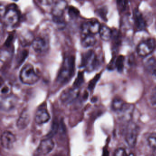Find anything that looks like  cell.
<instances>
[{"instance_id": "cell-1", "label": "cell", "mask_w": 156, "mask_h": 156, "mask_svg": "<svg viewBox=\"0 0 156 156\" xmlns=\"http://www.w3.org/2000/svg\"><path fill=\"white\" fill-rule=\"evenodd\" d=\"M75 58L73 55L66 56L57 77V81L61 84H65L71 80L75 74Z\"/></svg>"}, {"instance_id": "cell-2", "label": "cell", "mask_w": 156, "mask_h": 156, "mask_svg": "<svg viewBox=\"0 0 156 156\" xmlns=\"http://www.w3.org/2000/svg\"><path fill=\"white\" fill-rule=\"evenodd\" d=\"M20 78L22 83L26 85H33L40 79V76L32 65L28 64L21 70Z\"/></svg>"}, {"instance_id": "cell-3", "label": "cell", "mask_w": 156, "mask_h": 156, "mask_svg": "<svg viewBox=\"0 0 156 156\" xmlns=\"http://www.w3.org/2000/svg\"><path fill=\"white\" fill-rule=\"evenodd\" d=\"M99 66V61L94 51L90 50L82 55L80 67L83 68L87 72L95 70Z\"/></svg>"}, {"instance_id": "cell-4", "label": "cell", "mask_w": 156, "mask_h": 156, "mask_svg": "<svg viewBox=\"0 0 156 156\" xmlns=\"http://www.w3.org/2000/svg\"><path fill=\"white\" fill-rule=\"evenodd\" d=\"M2 19L4 24L8 27H14L18 24L20 20V14L15 5H10L8 8Z\"/></svg>"}, {"instance_id": "cell-5", "label": "cell", "mask_w": 156, "mask_h": 156, "mask_svg": "<svg viewBox=\"0 0 156 156\" xmlns=\"http://www.w3.org/2000/svg\"><path fill=\"white\" fill-rule=\"evenodd\" d=\"M156 42L153 38H148L141 41L137 47V52L140 56L146 57L155 50Z\"/></svg>"}, {"instance_id": "cell-6", "label": "cell", "mask_w": 156, "mask_h": 156, "mask_svg": "<svg viewBox=\"0 0 156 156\" xmlns=\"http://www.w3.org/2000/svg\"><path fill=\"white\" fill-rule=\"evenodd\" d=\"M138 131V127L136 124L129 123L126 129L125 140L129 147L133 148L136 146Z\"/></svg>"}, {"instance_id": "cell-7", "label": "cell", "mask_w": 156, "mask_h": 156, "mask_svg": "<svg viewBox=\"0 0 156 156\" xmlns=\"http://www.w3.org/2000/svg\"><path fill=\"white\" fill-rule=\"evenodd\" d=\"M101 25L96 20L83 23L81 25V33L83 37L88 35H95L99 33Z\"/></svg>"}, {"instance_id": "cell-8", "label": "cell", "mask_w": 156, "mask_h": 156, "mask_svg": "<svg viewBox=\"0 0 156 156\" xmlns=\"http://www.w3.org/2000/svg\"><path fill=\"white\" fill-rule=\"evenodd\" d=\"M55 147L53 140L50 138H46L41 141L35 151L34 156H45L53 150Z\"/></svg>"}, {"instance_id": "cell-9", "label": "cell", "mask_w": 156, "mask_h": 156, "mask_svg": "<svg viewBox=\"0 0 156 156\" xmlns=\"http://www.w3.org/2000/svg\"><path fill=\"white\" fill-rule=\"evenodd\" d=\"M79 94V88H75L73 87L64 90L61 94L60 99L63 104L68 105L77 99Z\"/></svg>"}, {"instance_id": "cell-10", "label": "cell", "mask_w": 156, "mask_h": 156, "mask_svg": "<svg viewBox=\"0 0 156 156\" xmlns=\"http://www.w3.org/2000/svg\"><path fill=\"white\" fill-rule=\"evenodd\" d=\"M134 109V105L126 103L121 110L117 113L119 119L124 122H129L133 116Z\"/></svg>"}, {"instance_id": "cell-11", "label": "cell", "mask_w": 156, "mask_h": 156, "mask_svg": "<svg viewBox=\"0 0 156 156\" xmlns=\"http://www.w3.org/2000/svg\"><path fill=\"white\" fill-rule=\"evenodd\" d=\"M18 102V98L15 96L9 95L3 97L1 102V108L5 111H9L15 108Z\"/></svg>"}, {"instance_id": "cell-12", "label": "cell", "mask_w": 156, "mask_h": 156, "mask_svg": "<svg viewBox=\"0 0 156 156\" xmlns=\"http://www.w3.org/2000/svg\"><path fill=\"white\" fill-rule=\"evenodd\" d=\"M16 140L15 136L9 131H4L2 135L1 138L2 146L3 148L7 149L12 148Z\"/></svg>"}, {"instance_id": "cell-13", "label": "cell", "mask_w": 156, "mask_h": 156, "mask_svg": "<svg viewBox=\"0 0 156 156\" xmlns=\"http://www.w3.org/2000/svg\"><path fill=\"white\" fill-rule=\"evenodd\" d=\"M67 7V2L65 1H57L55 2L51 10L53 18L63 17L64 13Z\"/></svg>"}, {"instance_id": "cell-14", "label": "cell", "mask_w": 156, "mask_h": 156, "mask_svg": "<svg viewBox=\"0 0 156 156\" xmlns=\"http://www.w3.org/2000/svg\"><path fill=\"white\" fill-rule=\"evenodd\" d=\"M33 49L36 52H44L47 51L48 48V41L43 37H36L34 38L32 43Z\"/></svg>"}, {"instance_id": "cell-15", "label": "cell", "mask_w": 156, "mask_h": 156, "mask_svg": "<svg viewBox=\"0 0 156 156\" xmlns=\"http://www.w3.org/2000/svg\"><path fill=\"white\" fill-rule=\"evenodd\" d=\"M50 119L51 116L50 114L45 108H40L35 114V121L39 125L47 123L50 120Z\"/></svg>"}, {"instance_id": "cell-16", "label": "cell", "mask_w": 156, "mask_h": 156, "mask_svg": "<svg viewBox=\"0 0 156 156\" xmlns=\"http://www.w3.org/2000/svg\"><path fill=\"white\" fill-rule=\"evenodd\" d=\"M134 18L135 25L138 30H145L147 27V22L142 13L138 10H136L134 11Z\"/></svg>"}, {"instance_id": "cell-17", "label": "cell", "mask_w": 156, "mask_h": 156, "mask_svg": "<svg viewBox=\"0 0 156 156\" xmlns=\"http://www.w3.org/2000/svg\"><path fill=\"white\" fill-rule=\"evenodd\" d=\"M30 114L27 110H24L22 112L17 120V127L21 130L25 129L30 124Z\"/></svg>"}, {"instance_id": "cell-18", "label": "cell", "mask_w": 156, "mask_h": 156, "mask_svg": "<svg viewBox=\"0 0 156 156\" xmlns=\"http://www.w3.org/2000/svg\"><path fill=\"white\" fill-rule=\"evenodd\" d=\"M145 67L150 74L156 78V59L155 58L151 57L148 59L145 62Z\"/></svg>"}, {"instance_id": "cell-19", "label": "cell", "mask_w": 156, "mask_h": 156, "mask_svg": "<svg viewBox=\"0 0 156 156\" xmlns=\"http://www.w3.org/2000/svg\"><path fill=\"white\" fill-rule=\"evenodd\" d=\"M99 34L100 38L102 40L107 41L112 38L113 32L111 29L107 26L106 25H102L100 28Z\"/></svg>"}, {"instance_id": "cell-20", "label": "cell", "mask_w": 156, "mask_h": 156, "mask_svg": "<svg viewBox=\"0 0 156 156\" xmlns=\"http://www.w3.org/2000/svg\"><path fill=\"white\" fill-rule=\"evenodd\" d=\"M96 40L93 35H88L83 37L81 42L82 46L84 48L92 47L95 44Z\"/></svg>"}, {"instance_id": "cell-21", "label": "cell", "mask_w": 156, "mask_h": 156, "mask_svg": "<svg viewBox=\"0 0 156 156\" xmlns=\"http://www.w3.org/2000/svg\"><path fill=\"white\" fill-rule=\"evenodd\" d=\"M126 102H124L122 99L119 98H115L113 100L112 103V108L116 112H118L124 106Z\"/></svg>"}, {"instance_id": "cell-22", "label": "cell", "mask_w": 156, "mask_h": 156, "mask_svg": "<svg viewBox=\"0 0 156 156\" xmlns=\"http://www.w3.org/2000/svg\"><path fill=\"white\" fill-rule=\"evenodd\" d=\"M125 57L123 55H119L115 59V67L119 73H121L124 70Z\"/></svg>"}, {"instance_id": "cell-23", "label": "cell", "mask_w": 156, "mask_h": 156, "mask_svg": "<svg viewBox=\"0 0 156 156\" xmlns=\"http://www.w3.org/2000/svg\"><path fill=\"white\" fill-rule=\"evenodd\" d=\"M84 82L83 73L82 72H79L77 75V77L75 80L74 83L73 85V87L75 88H79L83 83Z\"/></svg>"}, {"instance_id": "cell-24", "label": "cell", "mask_w": 156, "mask_h": 156, "mask_svg": "<svg viewBox=\"0 0 156 156\" xmlns=\"http://www.w3.org/2000/svg\"><path fill=\"white\" fill-rule=\"evenodd\" d=\"M11 91V86L8 83H4L1 85V93L5 97L9 95Z\"/></svg>"}, {"instance_id": "cell-25", "label": "cell", "mask_w": 156, "mask_h": 156, "mask_svg": "<svg viewBox=\"0 0 156 156\" xmlns=\"http://www.w3.org/2000/svg\"><path fill=\"white\" fill-rule=\"evenodd\" d=\"M68 14L69 17L71 19L74 20V19H77L79 17L80 12L75 7L71 6L68 8Z\"/></svg>"}, {"instance_id": "cell-26", "label": "cell", "mask_w": 156, "mask_h": 156, "mask_svg": "<svg viewBox=\"0 0 156 156\" xmlns=\"http://www.w3.org/2000/svg\"><path fill=\"white\" fill-rule=\"evenodd\" d=\"M147 140L150 147L156 150V133H153L150 135Z\"/></svg>"}, {"instance_id": "cell-27", "label": "cell", "mask_w": 156, "mask_h": 156, "mask_svg": "<svg viewBox=\"0 0 156 156\" xmlns=\"http://www.w3.org/2000/svg\"><path fill=\"white\" fill-rule=\"evenodd\" d=\"M100 76H101V74H98L96 75L90 81L88 85V88L89 90L91 91V90H93V89L94 88L97 83H98V80H99V78H100Z\"/></svg>"}, {"instance_id": "cell-28", "label": "cell", "mask_w": 156, "mask_h": 156, "mask_svg": "<svg viewBox=\"0 0 156 156\" xmlns=\"http://www.w3.org/2000/svg\"><path fill=\"white\" fill-rule=\"evenodd\" d=\"M149 100L152 107L156 108V87L152 89L151 93Z\"/></svg>"}, {"instance_id": "cell-29", "label": "cell", "mask_w": 156, "mask_h": 156, "mask_svg": "<svg viewBox=\"0 0 156 156\" xmlns=\"http://www.w3.org/2000/svg\"><path fill=\"white\" fill-rule=\"evenodd\" d=\"M21 41L22 43L23 44V46H26L30 44V41H33L34 39H32V36L30 35V34H26V36H22L21 37Z\"/></svg>"}, {"instance_id": "cell-30", "label": "cell", "mask_w": 156, "mask_h": 156, "mask_svg": "<svg viewBox=\"0 0 156 156\" xmlns=\"http://www.w3.org/2000/svg\"><path fill=\"white\" fill-rule=\"evenodd\" d=\"M118 7L119 10L123 12L128 7V2L125 1H118L117 2Z\"/></svg>"}, {"instance_id": "cell-31", "label": "cell", "mask_w": 156, "mask_h": 156, "mask_svg": "<svg viewBox=\"0 0 156 156\" xmlns=\"http://www.w3.org/2000/svg\"><path fill=\"white\" fill-rule=\"evenodd\" d=\"M58 125L56 122H54L53 125L52 127L51 130L50 131V133L48 134L47 136V138H51L58 131Z\"/></svg>"}, {"instance_id": "cell-32", "label": "cell", "mask_w": 156, "mask_h": 156, "mask_svg": "<svg viewBox=\"0 0 156 156\" xmlns=\"http://www.w3.org/2000/svg\"><path fill=\"white\" fill-rule=\"evenodd\" d=\"M114 156H128V155L124 148H118L115 151Z\"/></svg>"}, {"instance_id": "cell-33", "label": "cell", "mask_w": 156, "mask_h": 156, "mask_svg": "<svg viewBox=\"0 0 156 156\" xmlns=\"http://www.w3.org/2000/svg\"><path fill=\"white\" fill-rule=\"evenodd\" d=\"M27 51H22L20 54L19 55V57H18V60H17V63L18 64H21L25 60V58H26V56L27 55Z\"/></svg>"}, {"instance_id": "cell-34", "label": "cell", "mask_w": 156, "mask_h": 156, "mask_svg": "<svg viewBox=\"0 0 156 156\" xmlns=\"http://www.w3.org/2000/svg\"><path fill=\"white\" fill-rule=\"evenodd\" d=\"M7 9L2 5H1L0 6V14H1V18H3L6 12Z\"/></svg>"}, {"instance_id": "cell-35", "label": "cell", "mask_w": 156, "mask_h": 156, "mask_svg": "<svg viewBox=\"0 0 156 156\" xmlns=\"http://www.w3.org/2000/svg\"><path fill=\"white\" fill-rule=\"evenodd\" d=\"M102 156H109V151L106 148H105L103 150Z\"/></svg>"}, {"instance_id": "cell-36", "label": "cell", "mask_w": 156, "mask_h": 156, "mask_svg": "<svg viewBox=\"0 0 156 156\" xmlns=\"http://www.w3.org/2000/svg\"><path fill=\"white\" fill-rule=\"evenodd\" d=\"M128 156H135V155H134V154H133V153H129V154L128 155Z\"/></svg>"}, {"instance_id": "cell-37", "label": "cell", "mask_w": 156, "mask_h": 156, "mask_svg": "<svg viewBox=\"0 0 156 156\" xmlns=\"http://www.w3.org/2000/svg\"></svg>"}]
</instances>
